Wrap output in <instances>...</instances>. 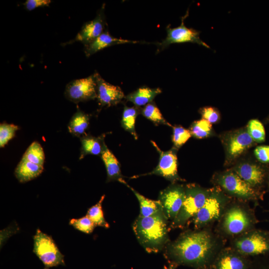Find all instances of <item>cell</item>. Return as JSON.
Instances as JSON below:
<instances>
[{"label":"cell","mask_w":269,"mask_h":269,"mask_svg":"<svg viewBox=\"0 0 269 269\" xmlns=\"http://www.w3.org/2000/svg\"><path fill=\"white\" fill-rule=\"evenodd\" d=\"M226 240L211 227L186 230L164 249V256L169 263L188 266L195 269H209Z\"/></svg>","instance_id":"obj_1"},{"label":"cell","mask_w":269,"mask_h":269,"mask_svg":"<svg viewBox=\"0 0 269 269\" xmlns=\"http://www.w3.org/2000/svg\"><path fill=\"white\" fill-rule=\"evenodd\" d=\"M212 181L215 186L234 199L248 202L262 198L261 190L251 186L230 169L215 173Z\"/></svg>","instance_id":"obj_4"},{"label":"cell","mask_w":269,"mask_h":269,"mask_svg":"<svg viewBox=\"0 0 269 269\" xmlns=\"http://www.w3.org/2000/svg\"><path fill=\"white\" fill-rule=\"evenodd\" d=\"M232 199L219 187L210 188L204 204L191 220L194 229L211 227L215 222H218Z\"/></svg>","instance_id":"obj_5"},{"label":"cell","mask_w":269,"mask_h":269,"mask_svg":"<svg viewBox=\"0 0 269 269\" xmlns=\"http://www.w3.org/2000/svg\"><path fill=\"white\" fill-rule=\"evenodd\" d=\"M19 129L17 126L13 124L2 123L0 125V147H3L15 135Z\"/></svg>","instance_id":"obj_33"},{"label":"cell","mask_w":269,"mask_h":269,"mask_svg":"<svg viewBox=\"0 0 269 269\" xmlns=\"http://www.w3.org/2000/svg\"><path fill=\"white\" fill-rule=\"evenodd\" d=\"M247 202L232 199L218 221L215 228L218 234L231 240L254 229L257 221Z\"/></svg>","instance_id":"obj_3"},{"label":"cell","mask_w":269,"mask_h":269,"mask_svg":"<svg viewBox=\"0 0 269 269\" xmlns=\"http://www.w3.org/2000/svg\"><path fill=\"white\" fill-rule=\"evenodd\" d=\"M168 221L162 210L146 217L138 216L135 219L134 232L146 252L158 253L169 242Z\"/></svg>","instance_id":"obj_2"},{"label":"cell","mask_w":269,"mask_h":269,"mask_svg":"<svg viewBox=\"0 0 269 269\" xmlns=\"http://www.w3.org/2000/svg\"><path fill=\"white\" fill-rule=\"evenodd\" d=\"M188 15L187 10L186 14L181 17V24L178 27L171 28L169 25L166 28V37L159 43L160 49L165 48L173 43H182L191 42L197 43L207 48L210 47L200 38V31L192 28L186 27L184 22L185 18Z\"/></svg>","instance_id":"obj_12"},{"label":"cell","mask_w":269,"mask_h":269,"mask_svg":"<svg viewBox=\"0 0 269 269\" xmlns=\"http://www.w3.org/2000/svg\"><path fill=\"white\" fill-rule=\"evenodd\" d=\"M269 188V170L268 174L267 180Z\"/></svg>","instance_id":"obj_38"},{"label":"cell","mask_w":269,"mask_h":269,"mask_svg":"<svg viewBox=\"0 0 269 269\" xmlns=\"http://www.w3.org/2000/svg\"><path fill=\"white\" fill-rule=\"evenodd\" d=\"M105 195H103L100 200L95 205L90 208L87 213V215L96 226L109 228V225L105 220L102 209V203Z\"/></svg>","instance_id":"obj_28"},{"label":"cell","mask_w":269,"mask_h":269,"mask_svg":"<svg viewBox=\"0 0 269 269\" xmlns=\"http://www.w3.org/2000/svg\"><path fill=\"white\" fill-rule=\"evenodd\" d=\"M246 127L249 134L256 143H262L265 141V130L263 124L259 120H251Z\"/></svg>","instance_id":"obj_30"},{"label":"cell","mask_w":269,"mask_h":269,"mask_svg":"<svg viewBox=\"0 0 269 269\" xmlns=\"http://www.w3.org/2000/svg\"><path fill=\"white\" fill-rule=\"evenodd\" d=\"M210 189L195 183L186 184L183 205L175 219L171 222L169 229L183 228L188 224L204 204Z\"/></svg>","instance_id":"obj_6"},{"label":"cell","mask_w":269,"mask_h":269,"mask_svg":"<svg viewBox=\"0 0 269 269\" xmlns=\"http://www.w3.org/2000/svg\"><path fill=\"white\" fill-rule=\"evenodd\" d=\"M266 122L269 123V116L267 118L266 120Z\"/></svg>","instance_id":"obj_39"},{"label":"cell","mask_w":269,"mask_h":269,"mask_svg":"<svg viewBox=\"0 0 269 269\" xmlns=\"http://www.w3.org/2000/svg\"><path fill=\"white\" fill-rule=\"evenodd\" d=\"M189 131L191 135L198 139L207 138L213 134L212 124L203 119L194 121Z\"/></svg>","instance_id":"obj_26"},{"label":"cell","mask_w":269,"mask_h":269,"mask_svg":"<svg viewBox=\"0 0 269 269\" xmlns=\"http://www.w3.org/2000/svg\"><path fill=\"white\" fill-rule=\"evenodd\" d=\"M162 92L160 88L142 87L126 96V99L133 103L135 107L146 105Z\"/></svg>","instance_id":"obj_21"},{"label":"cell","mask_w":269,"mask_h":269,"mask_svg":"<svg viewBox=\"0 0 269 269\" xmlns=\"http://www.w3.org/2000/svg\"><path fill=\"white\" fill-rule=\"evenodd\" d=\"M94 74L96 83L97 98L99 105L101 107H110L121 102L125 95L121 88L107 82L98 73Z\"/></svg>","instance_id":"obj_15"},{"label":"cell","mask_w":269,"mask_h":269,"mask_svg":"<svg viewBox=\"0 0 269 269\" xmlns=\"http://www.w3.org/2000/svg\"><path fill=\"white\" fill-rule=\"evenodd\" d=\"M230 169L251 186L260 190L267 182L269 170L264 164L252 160L238 162Z\"/></svg>","instance_id":"obj_10"},{"label":"cell","mask_w":269,"mask_h":269,"mask_svg":"<svg viewBox=\"0 0 269 269\" xmlns=\"http://www.w3.org/2000/svg\"><path fill=\"white\" fill-rule=\"evenodd\" d=\"M254 154L257 160L262 164L269 163V145H260L257 146Z\"/></svg>","instance_id":"obj_35"},{"label":"cell","mask_w":269,"mask_h":269,"mask_svg":"<svg viewBox=\"0 0 269 269\" xmlns=\"http://www.w3.org/2000/svg\"><path fill=\"white\" fill-rule=\"evenodd\" d=\"M151 142L159 154V162L157 166L148 173L133 177L154 174L162 176L172 183H175L176 181H182V179L178 174L176 149L173 148L168 151H163L154 141L151 140Z\"/></svg>","instance_id":"obj_13"},{"label":"cell","mask_w":269,"mask_h":269,"mask_svg":"<svg viewBox=\"0 0 269 269\" xmlns=\"http://www.w3.org/2000/svg\"><path fill=\"white\" fill-rule=\"evenodd\" d=\"M105 26V16L103 9H101L94 19L84 24L74 39L65 43L64 45L78 41L86 46L93 41L104 32Z\"/></svg>","instance_id":"obj_16"},{"label":"cell","mask_w":269,"mask_h":269,"mask_svg":"<svg viewBox=\"0 0 269 269\" xmlns=\"http://www.w3.org/2000/svg\"><path fill=\"white\" fill-rule=\"evenodd\" d=\"M141 114L146 119L157 124H163L171 127L163 117L159 109L153 103H150L141 109Z\"/></svg>","instance_id":"obj_29"},{"label":"cell","mask_w":269,"mask_h":269,"mask_svg":"<svg viewBox=\"0 0 269 269\" xmlns=\"http://www.w3.org/2000/svg\"><path fill=\"white\" fill-rule=\"evenodd\" d=\"M139 110L137 107H128L125 106L122 115L121 125L127 131L130 133L136 139L137 135L135 129V120L139 113Z\"/></svg>","instance_id":"obj_25"},{"label":"cell","mask_w":269,"mask_h":269,"mask_svg":"<svg viewBox=\"0 0 269 269\" xmlns=\"http://www.w3.org/2000/svg\"><path fill=\"white\" fill-rule=\"evenodd\" d=\"M33 240V252L45 267L65 265L63 255L50 236L37 229Z\"/></svg>","instance_id":"obj_9"},{"label":"cell","mask_w":269,"mask_h":269,"mask_svg":"<svg viewBox=\"0 0 269 269\" xmlns=\"http://www.w3.org/2000/svg\"><path fill=\"white\" fill-rule=\"evenodd\" d=\"M199 112L202 117V119L207 121L211 124L217 123L221 118L219 111L213 107H203L199 109Z\"/></svg>","instance_id":"obj_34"},{"label":"cell","mask_w":269,"mask_h":269,"mask_svg":"<svg viewBox=\"0 0 269 269\" xmlns=\"http://www.w3.org/2000/svg\"><path fill=\"white\" fill-rule=\"evenodd\" d=\"M137 42H138L114 37L108 32L105 31L93 41L84 46V52L86 56L88 57L99 51L112 45Z\"/></svg>","instance_id":"obj_18"},{"label":"cell","mask_w":269,"mask_h":269,"mask_svg":"<svg viewBox=\"0 0 269 269\" xmlns=\"http://www.w3.org/2000/svg\"><path fill=\"white\" fill-rule=\"evenodd\" d=\"M172 140L174 148L177 149L182 146L192 136L189 130L181 126L172 127Z\"/></svg>","instance_id":"obj_31"},{"label":"cell","mask_w":269,"mask_h":269,"mask_svg":"<svg viewBox=\"0 0 269 269\" xmlns=\"http://www.w3.org/2000/svg\"><path fill=\"white\" fill-rule=\"evenodd\" d=\"M177 266L173 263H169L168 267L164 266V269H175Z\"/></svg>","instance_id":"obj_37"},{"label":"cell","mask_w":269,"mask_h":269,"mask_svg":"<svg viewBox=\"0 0 269 269\" xmlns=\"http://www.w3.org/2000/svg\"><path fill=\"white\" fill-rule=\"evenodd\" d=\"M214 269H249V262L244 256L231 247H225L216 257Z\"/></svg>","instance_id":"obj_17"},{"label":"cell","mask_w":269,"mask_h":269,"mask_svg":"<svg viewBox=\"0 0 269 269\" xmlns=\"http://www.w3.org/2000/svg\"><path fill=\"white\" fill-rule=\"evenodd\" d=\"M44 269H48V268L45 267Z\"/></svg>","instance_id":"obj_40"},{"label":"cell","mask_w":269,"mask_h":269,"mask_svg":"<svg viewBox=\"0 0 269 269\" xmlns=\"http://www.w3.org/2000/svg\"><path fill=\"white\" fill-rule=\"evenodd\" d=\"M101 155L107 171V181L118 180L120 182L123 179L120 163L106 145Z\"/></svg>","instance_id":"obj_19"},{"label":"cell","mask_w":269,"mask_h":269,"mask_svg":"<svg viewBox=\"0 0 269 269\" xmlns=\"http://www.w3.org/2000/svg\"><path fill=\"white\" fill-rule=\"evenodd\" d=\"M248 257L269 253V236L255 228L231 240L230 246Z\"/></svg>","instance_id":"obj_8"},{"label":"cell","mask_w":269,"mask_h":269,"mask_svg":"<svg viewBox=\"0 0 269 269\" xmlns=\"http://www.w3.org/2000/svg\"><path fill=\"white\" fill-rule=\"evenodd\" d=\"M225 153V165L234 164L238 159L256 143L249 134L247 127L227 132L221 137Z\"/></svg>","instance_id":"obj_7"},{"label":"cell","mask_w":269,"mask_h":269,"mask_svg":"<svg viewBox=\"0 0 269 269\" xmlns=\"http://www.w3.org/2000/svg\"><path fill=\"white\" fill-rule=\"evenodd\" d=\"M104 138L103 135L98 137L86 135L82 137L80 159L83 158L87 154H101L106 146Z\"/></svg>","instance_id":"obj_23"},{"label":"cell","mask_w":269,"mask_h":269,"mask_svg":"<svg viewBox=\"0 0 269 269\" xmlns=\"http://www.w3.org/2000/svg\"><path fill=\"white\" fill-rule=\"evenodd\" d=\"M43 166L36 164L21 158L15 170V175L20 182L30 181L43 171Z\"/></svg>","instance_id":"obj_20"},{"label":"cell","mask_w":269,"mask_h":269,"mask_svg":"<svg viewBox=\"0 0 269 269\" xmlns=\"http://www.w3.org/2000/svg\"><path fill=\"white\" fill-rule=\"evenodd\" d=\"M89 124V116L78 110L74 114L69 122L68 130L72 134L78 136L84 133Z\"/></svg>","instance_id":"obj_24"},{"label":"cell","mask_w":269,"mask_h":269,"mask_svg":"<svg viewBox=\"0 0 269 269\" xmlns=\"http://www.w3.org/2000/svg\"><path fill=\"white\" fill-rule=\"evenodd\" d=\"M120 182L124 184L129 188L137 198L140 206V214L139 216L146 217L162 210L160 203L158 200H153L145 197L129 185L123 179Z\"/></svg>","instance_id":"obj_22"},{"label":"cell","mask_w":269,"mask_h":269,"mask_svg":"<svg viewBox=\"0 0 269 269\" xmlns=\"http://www.w3.org/2000/svg\"><path fill=\"white\" fill-rule=\"evenodd\" d=\"M69 223L77 230L87 234L92 233L96 227L87 215L78 219H72Z\"/></svg>","instance_id":"obj_32"},{"label":"cell","mask_w":269,"mask_h":269,"mask_svg":"<svg viewBox=\"0 0 269 269\" xmlns=\"http://www.w3.org/2000/svg\"><path fill=\"white\" fill-rule=\"evenodd\" d=\"M51 2L50 0H26L23 4L27 10L31 11L39 7L48 6Z\"/></svg>","instance_id":"obj_36"},{"label":"cell","mask_w":269,"mask_h":269,"mask_svg":"<svg viewBox=\"0 0 269 269\" xmlns=\"http://www.w3.org/2000/svg\"><path fill=\"white\" fill-rule=\"evenodd\" d=\"M65 95L67 99L75 103L97 98L94 74L70 82L66 85Z\"/></svg>","instance_id":"obj_14"},{"label":"cell","mask_w":269,"mask_h":269,"mask_svg":"<svg viewBox=\"0 0 269 269\" xmlns=\"http://www.w3.org/2000/svg\"><path fill=\"white\" fill-rule=\"evenodd\" d=\"M22 158L36 164L43 166L45 156L42 146L38 142H33L26 150Z\"/></svg>","instance_id":"obj_27"},{"label":"cell","mask_w":269,"mask_h":269,"mask_svg":"<svg viewBox=\"0 0 269 269\" xmlns=\"http://www.w3.org/2000/svg\"><path fill=\"white\" fill-rule=\"evenodd\" d=\"M185 199V186L172 183L161 191L158 200L165 217L171 222L176 217Z\"/></svg>","instance_id":"obj_11"}]
</instances>
